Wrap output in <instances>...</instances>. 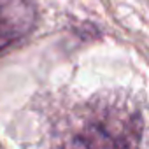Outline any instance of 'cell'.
Wrapping results in <instances>:
<instances>
[{
	"label": "cell",
	"mask_w": 149,
	"mask_h": 149,
	"mask_svg": "<svg viewBox=\"0 0 149 149\" xmlns=\"http://www.w3.org/2000/svg\"><path fill=\"white\" fill-rule=\"evenodd\" d=\"M140 137L142 123L137 111L114 104L95 105L58 149H140Z\"/></svg>",
	"instance_id": "obj_1"
},
{
	"label": "cell",
	"mask_w": 149,
	"mask_h": 149,
	"mask_svg": "<svg viewBox=\"0 0 149 149\" xmlns=\"http://www.w3.org/2000/svg\"><path fill=\"white\" fill-rule=\"evenodd\" d=\"M37 21L32 0H0V51L30 33Z\"/></svg>",
	"instance_id": "obj_2"
}]
</instances>
